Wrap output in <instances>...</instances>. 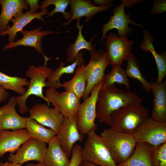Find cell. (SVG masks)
<instances>
[{"instance_id":"6da1fadb","label":"cell","mask_w":166,"mask_h":166,"mask_svg":"<svg viewBox=\"0 0 166 166\" xmlns=\"http://www.w3.org/2000/svg\"><path fill=\"white\" fill-rule=\"evenodd\" d=\"M141 98L133 92H126L114 85L102 87L99 92L96 107V117L99 121L110 125V115L121 107L132 104H141Z\"/></svg>"},{"instance_id":"7a4b0ae2","label":"cell","mask_w":166,"mask_h":166,"mask_svg":"<svg viewBox=\"0 0 166 166\" xmlns=\"http://www.w3.org/2000/svg\"><path fill=\"white\" fill-rule=\"evenodd\" d=\"M148 115V109L141 104L127 105L111 113L110 128L114 131L133 134Z\"/></svg>"},{"instance_id":"3957f363","label":"cell","mask_w":166,"mask_h":166,"mask_svg":"<svg viewBox=\"0 0 166 166\" xmlns=\"http://www.w3.org/2000/svg\"><path fill=\"white\" fill-rule=\"evenodd\" d=\"M113 159L118 165L126 161L134 151L137 142L133 134L105 129L100 136Z\"/></svg>"},{"instance_id":"277c9868","label":"cell","mask_w":166,"mask_h":166,"mask_svg":"<svg viewBox=\"0 0 166 166\" xmlns=\"http://www.w3.org/2000/svg\"><path fill=\"white\" fill-rule=\"evenodd\" d=\"M53 69L48 67L47 62L45 61L42 66L37 67L30 65L25 73L26 76L30 79L28 87L22 95L15 97L17 105L19 112L24 114L29 110L26 105L28 98L34 95L42 98L47 103V101L43 93L45 87H48L46 80Z\"/></svg>"},{"instance_id":"5b68a950","label":"cell","mask_w":166,"mask_h":166,"mask_svg":"<svg viewBox=\"0 0 166 166\" xmlns=\"http://www.w3.org/2000/svg\"><path fill=\"white\" fill-rule=\"evenodd\" d=\"M95 131L92 130L87 134L82 148L83 160L101 166H117L101 138Z\"/></svg>"},{"instance_id":"8992f818","label":"cell","mask_w":166,"mask_h":166,"mask_svg":"<svg viewBox=\"0 0 166 166\" xmlns=\"http://www.w3.org/2000/svg\"><path fill=\"white\" fill-rule=\"evenodd\" d=\"M103 80L92 89L89 97L81 103L77 112V127L81 134H87L90 131H96L97 125L95 122L96 107L98 94L102 87Z\"/></svg>"},{"instance_id":"52a82bcc","label":"cell","mask_w":166,"mask_h":166,"mask_svg":"<svg viewBox=\"0 0 166 166\" xmlns=\"http://www.w3.org/2000/svg\"><path fill=\"white\" fill-rule=\"evenodd\" d=\"M90 59L85 65L86 85L82 98L85 100L89 96L93 87L103 79L105 70L109 65L107 52L96 48L89 52Z\"/></svg>"},{"instance_id":"ba28073f","label":"cell","mask_w":166,"mask_h":166,"mask_svg":"<svg viewBox=\"0 0 166 166\" xmlns=\"http://www.w3.org/2000/svg\"><path fill=\"white\" fill-rule=\"evenodd\" d=\"M45 96L48 105L51 103L64 117L72 118L77 116L80 99L73 93L67 91L60 93L48 87Z\"/></svg>"},{"instance_id":"9c48e42d","label":"cell","mask_w":166,"mask_h":166,"mask_svg":"<svg viewBox=\"0 0 166 166\" xmlns=\"http://www.w3.org/2000/svg\"><path fill=\"white\" fill-rule=\"evenodd\" d=\"M137 142L156 146L166 142V122L157 121L148 117L133 134Z\"/></svg>"},{"instance_id":"30bf717a","label":"cell","mask_w":166,"mask_h":166,"mask_svg":"<svg viewBox=\"0 0 166 166\" xmlns=\"http://www.w3.org/2000/svg\"><path fill=\"white\" fill-rule=\"evenodd\" d=\"M105 45L107 47L109 65H121L126 60L132 50L134 43L133 40H129L127 36L119 37L114 33L106 34Z\"/></svg>"},{"instance_id":"8fae6325","label":"cell","mask_w":166,"mask_h":166,"mask_svg":"<svg viewBox=\"0 0 166 166\" xmlns=\"http://www.w3.org/2000/svg\"><path fill=\"white\" fill-rule=\"evenodd\" d=\"M47 147L46 143L30 138L23 144L15 154L10 153L9 161L22 165L29 161L43 162Z\"/></svg>"},{"instance_id":"7c38bea8","label":"cell","mask_w":166,"mask_h":166,"mask_svg":"<svg viewBox=\"0 0 166 166\" xmlns=\"http://www.w3.org/2000/svg\"><path fill=\"white\" fill-rule=\"evenodd\" d=\"M30 118L39 124L53 130L57 134L64 119L61 113L54 108L45 104L34 105L29 109Z\"/></svg>"},{"instance_id":"4fadbf2b","label":"cell","mask_w":166,"mask_h":166,"mask_svg":"<svg viewBox=\"0 0 166 166\" xmlns=\"http://www.w3.org/2000/svg\"><path fill=\"white\" fill-rule=\"evenodd\" d=\"M77 115L69 118L64 117L60 129L56 137L60 145L69 157L71 156L72 149L78 141L82 142L84 135L80 134L77 125Z\"/></svg>"},{"instance_id":"5bb4252c","label":"cell","mask_w":166,"mask_h":166,"mask_svg":"<svg viewBox=\"0 0 166 166\" xmlns=\"http://www.w3.org/2000/svg\"><path fill=\"white\" fill-rule=\"evenodd\" d=\"M121 1V4L114 8L113 14L110 17L109 21L102 26L101 30L102 34L101 40V42L107 32L113 29H117L119 36L124 37L126 36L128 34H130L132 29V28L128 27L129 24H132L135 26H143L131 19L130 14H126L124 12L125 6L123 0Z\"/></svg>"},{"instance_id":"9a60e30c","label":"cell","mask_w":166,"mask_h":166,"mask_svg":"<svg viewBox=\"0 0 166 166\" xmlns=\"http://www.w3.org/2000/svg\"><path fill=\"white\" fill-rule=\"evenodd\" d=\"M15 97H10L7 102L0 107V131L5 130H15L26 128V117L20 116L17 112Z\"/></svg>"},{"instance_id":"2e32d148","label":"cell","mask_w":166,"mask_h":166,"mask_svg":"<svg viewBox=\"0 0 166 166\" xmlns=\"http://www.w3.org/2000/svg\"><path fill=\"white\" fill-rule=\"evenodd\" d=\"M20 32L22 34L23 37L17 41L5 45L2 49L3 51L19 46H30L33 47L38 52L42 53L44 57L45 61L48 62L51 59H58V58H49L45 56L43 53L42 45V40L44 37L50 34L57 33L58 32L50 30L42 31V27L39 26L32 30H23Z\"/></svg>"},{"instance_id":"e0dca14e","label":"cell","mask_w":166,"mask_h":166,"mask_svg":"<svg viewBox=\"0 0 166 166\" xmlns=\"http://www.w3.org/2000/svg\"><path fill=\"white\" fill-rule=\"evenodd\" d=\"M31 137L26 129L0 131V158L6 153H13Z\"/></svg>"},{"instance_id":"ac0fdd59","label":"cell","mask_w":166,"mask_h":166,"mask_svg":"<svg viewBox=\"0 0 166 166\" xmlns=\"http://www.w3.org/2000/svg\"><path fill=\"white\" fill-rule=\"evenodd\" d=\"M71 10L69 12L72 14L70 18L67 22L62 24V26H67L72 21L86 17V22H89L92 17L96 13L104 10L112 6H96L92 2L84 0H71L69 4Z\"/></svg>"},{"instance_id":"d6986e66","label":"cell","mask_w":166,"mask_h":166,"mask_svg":"<svg viewBox=\"0 0 166 166\" xmlns=\"http://www.w3.org/2000/svg\"><path fill=\"white\" fill-rule=\"evenodd\" d=\"M48 10L46 9L42 10L35 14L31 13L29 11L23 13V11L17 13L11 19L10 22L13 23V25L5 31L0 33V36L8 35L9 43L14 42L17 34L23 30V29L33 20L37 19L44 22L43 16L48 14Z\"/></svg>"},{"instance_id":"ffe728a7","label":"cell","mask_w":166,"mask_h":166,"mask_svg":"<svg viewBox=\"0 0 166 166\" xmlns=\"http://www.w3.org/2000/svg\"><path fill=\"white\" fill-rule=\"evenodd\" d=\"M149 83L153 95L151 117L157 121L166 122V81Z\"/></svg>"},{"instance_id":"44dd1931","label":"cell","mask_w":166,"mask_h":166,"mask_svg":"<svg viewBox=\"0 0 166 166\" xmlns=\"http://www.w3.org/2000/svg\"><path fill=\"white\" fill-rule=\"evenodd\" d=\"M2 11L0 14V33L10 26L9 22L14 17L23 10L28 9V5L23 0H0Z\"/></svg>"},{"instance_id":"7402d4cb","label":"cell","mask_w":166,"mask_h":166,"mask_svg":"<svg viewBox=\"0 0 166 166\" xmlns=\"http://www.w3.org/2000/svg\"><path fill=\"white\" fill-rule=\"evenodd\" d=\"M83 53L80 52L78 56L72 63L65 66L66 62L61 61L58 67L53 70L47 78L46 83L49 88L56 90L62 86L60 81V79L64 74L74 73L77 66L84 62Z\"/></svg>"},{"instance_id":"603a6c76","label":"cell","mask_w":166,"mask_h":166,"mask_svg":"<svg viewBox=\"0 0 166 166\" xmlns=\"http://www.w3.org/2000/svg\"><path fill=\"white\" fill-rule=\"evenodd\" d=\"M44 163L46 166H68L70 160L61 147L56 136L48 144Z\"/></svg>"},{"instance_id":"cb8c5ba5","label":"cell","mask_w":166,"mask_h":166,"mask_svg":"<svg viewBox=\"0 0 166 166\" xmlns=\"http://www.w3.org/2000/svg\"><path fill=\"white\" fill-rule=\"evenodd\" d=\"M140 47L143 51L151 52L154 57L157 68L158 77L156 81L161 83L166 74V56L165 52L157 53L155 50L152 37L147 31H145L143 43Z\"/></svg>"},{"instance_id":"d4e9b609","label":"cell","mask_w":166,"mask_h":166,"mask_svg":"<svg viewBox=\"0 0 166 166\" xmlns=\"http://www.w3.org/2000/svg\"><path fill=\"white\" fill-rule=\"evenodd\" d=\"M151 146L145 142L137 143L134 151L130 157L117 166H153L150 153Z\"/></svg>"},{"instance_id":"484cf974","label":"cell","mask_w":166,"mask_h":166,"mask_svg":"<svg viewBox=\"0 0 166 166\" xmlns=\"http://www.w3.org/2000/svg\"><path fill=\"white\" fill-rule=\"evenodd\" d=\"M86 82L85 65L84 62L77 67L73 77L69 81L63 82L62 85L66 91L73 93L81 99L85 92Z\"/></svg>"},{"instance_id":"4316f807","label":"cell","mask_w":166,"mask_h":166,"mask_svg":"<svg viewBox=\"0 0 166 166\" xmlns=\"http://www.w3.org/2000/svg\"><path fill=\"white\" fill-rule=\"evenodd\" d=\"M76 26L78 29L77 37L75 42L69 46L67 50V61L69 63H72L74 61L81 50L86 49L89 52L96 48V45L92 46V43L96 35L91 38L90 41L87 42L82 34L83 25L80 24V19L77 20Z\"/></svg>"},{"instance_id":"83f0119b","label":"cell","mask_w":166,"mask_h":166,"mask_svg":"<svg viewBox=\"0 0 166 166\" xmlns=\"http://www.w3.org/2000/svg\"><path fill=\"white\" fill-rule=\"evenodd\" d=\"M25 128L31 137L45 143L48 144L57 135L53 129L45 128L29 117H26Z\"/></svg>"},{"instance_id":"f1b7e54d","label":"cell","mask_w":166,"mask_h":166,"mask_svg":"<svg viewBox=\"0 0 166 166\" xmlns=\"http://www.w3.org/2000/svg\"><path fill=\"white\" fill-rule=\"evenodd\" d=\"M29 84V81L26 78L9 76L0 71V86L6 90L13 91L22 96L27 89L24 86Z\"/></svg>"},{"instance_id":"f546056e","label":"cell","mask_w":166,"mask_h":166,"mask_svg":"<svg viewBox=\"0 0 166 166\" xmlns=\"http://www.w3.org/2000/svg\"><path fill=\"white\" fill-rule=\"evenodd\" d=\"M115 83L123 84L128 90L130 88V82L125 70L121 65H112L111 71L105 75L103 79L102 87L109 88L114 85Z\"/></svg>"},{"instance_id":"4dcf8cb0","label":"cell","mask_w":166,"mask_h":166,"mask_svg":"<svg viewBox=\"0 0 166 166\" xmlns=\"http://www.w3.org/2000/svg\"><path fill=\"white\" fill-rule=\"evenodd\" d=\"M126 60L127 65L125 70L127 77L138 81L146 92H151V89L150 83L145 79L142 74L137 64V60L134 55L131 53Z\"/></svg>"},{"instance_id":"1f68e13d","label":"cell","mask_w":166,"mask_h":166,"mask_svg":"<svg viewBox=\"0 0 166 166\" xmlns=\"http://www.w3.org/2000/svg\"><path fill=\"white\" fill-rule=\"evenodd\" d=\"M70 0H45L41 2V4L39 8L41 10H43L50 5H53L55 8L48 13L47 17H51L57 13H61L63 18L68 20L72 14L69 12H66L65 10Z\"/></svg>"},{"instance_id":"d6a6232c","label":"cell","mask_w":166,"mask_h":166,"mask_svg":"<svg viewBox=\"0 0 166 166\" xmlns=\"http://www.w3.org/2000/svg\"><path fill=\"white\" fill-rule=\"evenodd\" d=\"M150 153L153 166H166V142L156 146H151Z\"/></svg>"},{"instance_id":"836d02e7","label":"cell","mask_w":166,"mask_h":166,"mask_svg":"<svg viewBox=\"0 0 166 166\" xmlns=\"http://www.w3.org/2000/svg\"><path fill=\"white\" fill-rule=\"evenodd\" d=\"M82 148L79 144H75L72 148L71 159L68 166H79L83 160Z\"/></svg>"},{"instance_id":"e575fe53","label":"cell","mask_w":166,"mask_h":166,"mask_svg":"<svg viewBox=\"0 0 166 166\" xmlns=\"http://www.w3.org/2000/svg\"><path fill=\"white\" fill-rule=\"evenodd\" d=\"M166 11V0H156L150 11L151 14L163 13Z\"/></svg>"},{"instance_id":"d590c367","label":"cell","mask_w":166,"mask_h":166,"mask_svg":"<svg viewBox=\"0 0 166 166\" xmlns=\"http://www.w3.org/2000/svg\"><path fill=\"white\" fill-rule=\"evenodd\" d=\"M24 1L30 7L29 11L31 13L33 14L37 13V12L40 6L39 4L38 0H25Z\"/></svg>"},{"instance_id":"8d00e7d4","label":"cell","mask_w":166,"mask_h":166,"mask_svg":"<svg viewBox=\"0 0 166 166\" xmlns=\"http://www.w3.org/2000/svg\"><path fill=\"white\" fill-rule=\"evenodd\" d=\"M9 96V92L0 86V103L6 101Z\"/></svg>"},{"instance_id":"74e56055","label":"cell","mask_w":166,"mask_h":166,"mask_svg":"<svg viewBox=\"0 0 166 166\" xmlns=\"http://www.w3.org/2000/svg\"><path fill=\"white\" fill-rule=\"evenodd\" d=\"M113 1L111 0H94L93 3L100 6H112Z\"/></svg>"},{"instance_id":"f35d334b","label":"cell","mask_w":166,"mask_h":166,"mask_svg":"<svg viewBox=\"0 0 166 166\" xmlns=\"http://www.w3.org/2000/svg\"><path fill=\"white\" fill-rule=\"evenodd\" d=\"M125 5V6L128 7H130L135 3H137L140 2V0H123Z\"/></svg>"},{"instance_id":"ab89813d","label":"cell","mask_w":166,"mask_h":166,"mask_svg":"<svg viewBox=\"0 0 166 166\" xmlns=\"http://www.w3.org/2000/svg\"><path fill=\"white\" fill-rule=\"evenodd\" d=\"M0 166H22V165L8 161L5 163L0 162Z\"/></svg>"},{"instance_id":"60d3db41","label":"cell","mask_w":166,"mask_h":166,"mask_svg":"<svg viewBox=\"0 0 166 166\" xmlns=\"http://www.w3.org/2000/svg\"><path fill=\"white\" fill-rule=\"evenodd\" d=\"M79 166H97L94 164L83 160Z\"/></svg>"},{"instance_id":"b9f144b4","label":"cell","mask_w":166,"mask_h":166,"mask_svg":"<svg viewBox=\"0 0 166 166\" xmlns=\"http://www.w3.org/2000/svg\"><path fill=\"white\" fill-rule=\"evenodd\" d=\"M25 166H46L44 162H38L37 163L34 164L30 162L28 163Z\"/></svg>"},{"instance_id":"7bdbcfd3","label":"cell","mask_w":166,"mask_h":166,"mask_svg":"<svg viewBox=\"0 0 166 166\" xmlns=\"http://www.w3.org/2000/svg\"><path fill=\"white\" fill-rule=\"evenodd\" d=\"M0 115H1V112L0 111Z\"/></svg>"}]
</instances>
